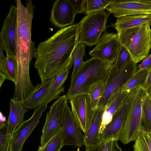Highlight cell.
Wrapping results in <instances>:
<instances>
[{
  "label": "cell",
  "instance_id": "obj_21",
  "mask_svg": "<svg viewBox=\"0 0 151 151\" xmlns=\"http://www.w3.org/2000/svg\"><path fill=\"white\" fill-rule=\"evenodd\" d=\"M147 22H151V14L123 17L118 19L111 26L117 31L121 29L133 28Z\"/></svg>",
  "mask_w": 151,
  "mask_h": 151
},
{
  "label": "cell",
  "instance_id": "obj_1",
  "mask_svg": "<svg viewBox=\"0 0 151 151\" xmlns=\"http://www.w3.org/2000/svg\"><path fill=\"white\" fill-rule=\"evenodd\" d=\"M78 23L62 28L40 43L35 57L34 66L43 82L72 68V53L78 44Z\"/></svg>",
  "mask_w": 151,
  "mask_h": 151
},
{
  "label": "cell",
  "instance_id": "obj_35",
  "mask_svg": "<svg viewBox=\"0 0 151 151\" xmlns=\"http://www.w3.org/2000/svg\"><path fill=\"white\" fill-rule=\"evenodd\" d=\"M112 141L101 142V151H111Z\"/></svg>",
  "mask_w": 151,
  "mask_h": 151
},
{
  "label": "cell",
  "instance_id": "obj_24",
  "mask_svg": "<svg viewBox=\"0 0 151 151\" xmlns=\"http://www.w3.org/2000/svg\"><path fill=\"white\" fill-rule=\"evenodd\" d=\"M63 146V132L61 127L43 145L40 146L37 151H60Z\"/></svg>",
  "mask_w": 151,
  "mask_h": 151
},
{
  "label": "cell",
  "instance_id": "obj_29",
  "mask_svg": "<svg viewBox=\"0 0 151 151\" xmlns=\"http://www.w3.org/2000/svg\"><path fill=\"white\" fill-rule=\"evenodd\" d=\"M135 141L134 151H151V134L141 133Z\"/></svg>",
  "mask_w": 151,
  "mask_h": 151
},
{
  "label": "cell",
  "instance_id": "obj_16",
  "mask_svg": "<svg viewBox=\"0 0 151 151\" xmlns=\"http://www.w3.org/2000/svg\"><path fill=\"white\" fill-rule=\"evenodd\" d=\"M73 116L82 131L84 133L89 125L93 111L88 94L79 95L70 100Z\"/></svg>",
  "mask_w": 151,
  "mask_h": 151
},
{
  "label": "cell",
  "instance_id": "obj_12",
  "mask_svg": "<svg viewBox=\"0 0 151 151\" xmlns=\"http://www.w3.org/2000/svg\"><path fill=\"white\" fill-rule=\"evenodd\" d=\"M17 29V7L12 5L4 20L0 33V44L6 54L15 55Z\"/></svg>",
  "mask_w": 151,
  "mask_h": 151
},
{
  "label": "cell",
  "instance_id": "obj_3",
  "mask_svg": "<svg viewBox=\"0 0 151 151\" xmlns=\"http://www.w3.org/2000/svg\"><path fill=\"white\" fill-rule=\"evenodd\" d=\"M114 63L92 57L84 61L71 78L66 95L67 100H70L79 95L87 94L92 86L105 81Z\"/></svg>",
  "mask_w": 151,
  "mask_h": 151
},
{
  "label": "cell",
  "instance_id": "obj_13",
  "mask_svg": "<svg viewBox=\"0 0 151 151\" xmlns=\"http://www.w3.org/2000/svg\"><path fill=\"white\" fill-rule=\"evenodd\" d=\"M133 91L114 114L111 122L108 124L100 134L101 142L118 140L123 127L127 114L134 96Z\"/></svg>",
  "mask_w": 151,
  "mask_h": 151
},
{
  "label": "cell",
  "instance_id": "obj_9",
  "mask_svg": "<svg viewBox=\"0 0 151 151\" xmlns=\"http://www.w3.org/2000/svg\"><path fill=\"white\" fill-rule=\"evenodd\" d=\"M48 103L35 109L32 116L24 121L12 131L9 151H22L23 145L34 129L38 124Z\"/></svg>",
  "mask_w": 151,
  "mask_h": 151
},
{
  "label": "cell",
  "instance_id": "obj_32",
  "mask_svg": "<svg viewBox=\"0 0 151 151\" xmlns=\"http://www.w3.org/2000/svg\"><path fill=\"white\" fill-rule=\"evenodd\" d=\"M69 72V70H67L54 77L51 85L50 90L54 91L62 88L63 85L66 80Z\"/></svg>",
  "mask_w": 151,
  "mask_h": 151
},
{
  "label": "cell",
  "instance_id": "obj_7",
  "mask_svg": "<svg viewBox=\"0 0 151 151\" xmlns=\"http://www.w3.org/2000/svg\"><path fill=\"white\" fill-rule=\"evenodd\" d=\"M139 65L131 60L122 68L117 70L114 64L105 81L104 91L98 108L104 109L111 97L122 91L124 86L139 69Z\"/></svg>",
  "mask_w": 151,
  "mask_h": 151
},
{
  "label": "cell",
  "instance_id": "obj_23",
  "mask_svg": "<svg viewBox=\"0 0 151 151\" xmlns=\"http://www.w3.org/2000/svg\"><path fill=\"white\" fill-rule=\"evenodd\" d=\"M148 73L147 70H137L124 86L122 91L130 92L142 86L146 81Z\"/></svg>",
  "mask_w": 151,
  "mask_h": 151
},
{
  "label": "cell",
  "instance_id": "obj_11",
  "mask_svg": "<svg viewBox=\"0 0 151 151\" xmlns=\"http://www.w3.org/2000/svg\"><path fill=\"white\" fill-rule=\"evenodd\" d=\"M120 45L117 33H109L106 31L89 54L104 61L115 63Z\"/></svg>",
  "mask_w": 151,
  "mask_h": 151
},
{
  "label": "cell",
  "instance_id": "obj_19",
  "mask_svg": "<svg viewBox=\"0 0 151 151\" xmlns=\"http://www.w3.org/2000/svg\"><path fill=\"white\" fill-rule=\"evenodd\" d=\"M130 93V92L127 91H121L116 93L109 99L104 108L100 130V134Z\"/></svg>",
  "mask_w": 151,
  "mask_h": 151
},
{
  "label": "cell",
  "instance_id": "obj_22",
  "mask_svg": "<svg viewBox=\"0 0 151 151\" xmlns=\"http://www.w3.org/2000/svg\"><path fill=\"white\" fill-rule=\"evenodd\" d=\"M139 131L140 134H151V100L148 96L142 106Z\"/></svg>",
  "mask_w": 151,
  "mask_h": 151
},
{
  "label": "cell",
  "instance_id": "obj_26",
  "mask_svg": "<svg viewBox=\"0 0 151 151\" xmlns=\"http://www.w3.org/2000/svg\"><path fill=\"white\" fill-rule=\"evenodd\" d=\"M6 73L7 80L16 83L18 73V64L15 55L6 54Z\"/></svg>",
  "mask_w": 151,
  "mask_h": 151
},
{
  "label": "cell",
  "instance_id": "obj_10",
  "mask_svg": "<svg viewBox=\"0 0 151 151\" xmlns=\"http://www.w3.org/2000/svg\"><path fill=\"white\" fill-rule=\"evenodd\" d=\"M106 9L118 19L128 15L151 14V0H114Z\"/></svg>",
  "mask_w": 151,
  "mask_h": 151
},
{
  "label": "cell",
  "instance_id": "obj_33",
  "mask_svg": "<svg viewBox=\"0 0 151 151\" xmlns=\"http://www.w3.org/2000/svg\"><path fill=\"white\" fill-rule=\"evenodd\" d=\"M76 14L85 13L86 10V0H68Z\"/></svg>",
  "mask_w": 151,
  "mask_h": 151
},
{
  "label": "cell",
  "instance_id": "obj_34",
  "mask_svg": "<svg viewBox=\"0 0 151 151\" xmlns=\"http://www.w3.org/2000/svg\"><path fill=\"white\" fill-rule=\"evenodd\" d=\"M139 70H147L148 71L151 67V54L145 58L139 65Z\"/></svg>",
  "mask_w": 151,
  "mask_h": 151
},
{
  "label": "cell",
  "instance_id": "obj_27",
  "mask_svg": "<svg viewBox=\"0 0 151 151\" xmlns=\"http://www.w3.org/2000/svg\"><path fill=\"white\" fill-rule=\"evenodd\" d=\"M12 131L7 120L0 123V151H9Z\"/></svg>",
  "mask_w": 151,
  "mask_h": 151
},
{
  "label": "cell",
  "instance_id": "obj_18",
  "mask_svg": "<svg viewBox=\"0 0 151 151\" xmlns=\"http://www.w3.org/2000/svg\"><path fill=\"white\" fill-rule=\"evenodd\" d=\"M104 109L98 108L93 111L88 128L84 133V145L86 147H94L101 142L100 130Z\"/></svg>",
  "mask_w": 151,
  "mask_h": 151
},
{
  "label": "cell",
  "instance_id": "obj_25",
  "mask_svg": "<svg viewBox=\"0 0 151 151\" xmlns=\"http://www.w3.org/2000/svg\"><path fill=\"white\" fill-rule=\"evenodd\" d=\"M105 81L98 82L90 88L88 93L93 111L98 108L104 89Z\"/></svg>",
  "mask_w": 151,
  "mask_h": 151
},
{
  "label": "cell",
  "instance_id": "obj_4",
  "mask_svg": "<svg viewBox=\"0 0 151 151\" xmlns=\"http://www.w3.org/2000/svg\"><path fill=\"white\" fill-rule=\"evenodd\" d=\"M151 22L117 31L121 45L128 50L137 63L149 55L151 49Z\"/></svg>",
  "mask_w": 151,
  "mask_h": 151
},
{
  "label": "cell",
  "instance_id": "obj_17",
  "mask_svg": "<svg viewBox=\"0 0 151 151\" xmlns=\"http://www.w3.org/2000/svg\"><path fill=\"white\" fill-rule=\"evenodd\" d=\"M68 0H58L53 4L50 20L55 26L63 28L74 24L76 15Z\"/></svg>",
  "mask_w": 151,
  "mask_h": 151
},
{
  "label": "cell",
  "instance_id": "obj_5",
  "mask_svg": "<svg viewBox=\"0 0 151 151\" xmlns=\"http://www.w3.org/2000/svg\"><path fill=\"white\" fill-rule=\"evenodd\" d=\"M133 91L134 95L132 101L118 139L125 145L135 141L140 134L139 129L142 108L147 96V90L142 86Z\"/></svg>",
  "mask_w": 151,
  "mask_h": 151
},
{
  "label": "cell",
  "instance_id": "obj_37",
  "mask_svg": "<svg viewBox=\"0 0 151 151\" xmlns=\"http://www.w3.org/2000/svg\"><path fill=\"white\" fill-rule=\"evenodd\" d=\"M85 151H101L100 144L91 147H86Z\"/></svg>",
  "mask_w": 151,
  "mask_h": 151
},
{
  "label": "cell",
  "instance_id": "obj_31",
  "mask_svg": "<svg viewBox=\"0 0 151 151\" xmlns=\"http://www.w3.org/2000/svg\"><path fill=\"white\" fill-rule=\"evenodd\" d=\"M132 60L130 54L124 46L121 45L114 64L116 69L119 70L131 60Z\"/></svg>",
  "mask_w": 151,
  "mask_h": 151
},
{
  "label": "cell",
  "instance_id": "obj_39",
  "mask_svg": "<svg viewBox=\"0 0 151 151\" xmlns=\"http://www.w3.org/2000/svg\"><path fill=\"white\" fill-rule=\"evenodd\" d=\"M77 151H80L79 148H78Z\"/></svg>",
  "mask_w": 151,
  "mask_h": 151
},
{
  "label": "cell",
  "instance_id": "obj_36",
  "mask_svg": "<svg viewBox=\"0 0 151 151\" xmlns=\"http://www.w3.org/2000/svg\"><path fill=\"white\" fill-rule=\"evenodd\" d=\"M142 87L146 90L151 86V67L148 70V73L146 81Z\"/></svg>",
  "mask_w": 151,
  "mask_h": 151
},
{
  "label": "cell",
  "instance_id": "obj_30",
  "mask_svg": "<svg viewBox=\"0 0 151 151\" xmlns=\"http://www.w3.org/2000/svg\"><path fill=\"white\" fill-rule=\"evenodd\" d=\"M114 0H86V14L93 13L106 9Z\"/></svg>",
  "mask_w": 151,
  "mask_h": 151
},
{
  "label": "cell",
  "instance_id": "obj_20",
  "mask_svg": "<svg viewBox=\"0 0 151 151\" xmlns=\"http://www.w3.org/2000/svg\"><path fill=\"white\" fill-rule=\"evenodd\" d=\"M10 113L7 119L12 131L20 125L24 121V116L28 111L23 101L11 98L9 103Z\"/></svg>",
  "mask_w": 151,
  "mask_h": 151
},
{
  "label": "cell",
  "instance_id": "obj_28",
  "mask_svg": "<svg viewBox=\"0 0 151 151\" xmlns=\"http://www.w3.org/2000/svg\"><path fill=\"white\" fill-rule=\"evenodd\" d=\"M86 46L83 43H78L72 53L71 57L73 61V66L71 78L73 76L84 62L83 58L85 54Z\"/></svg>",
  "mask_w": 151,
  "mask_h": 151
},
{
  "label": "cell",
  "instance_id": "obj_6",
  "mask_svg": "<svg viewBox=\"0 0 151 151\" xmlns=\"http://www.w3.org/2000/svg\"><path fill=\"white\" fill-rule=\"evenodd\" d=\"M110 14L104 9L86 14L78 23V43L89 46L96 45L101 34L106 31V23Z\"/></svg>",
  "mask_w": 151,
  "mask_h": 151
},
{
  "label": "cell",
  "instance_id": "obj_38",
  "mask_svg": "<svg viewBox=\"0 0 151 151\" xmlns=\"http://www.w3.org/2000/svg\"><path fill=\"white\" fill-rule=\"evenodd\" d=\"M147 96L151 100V86L147 90Z\"/></svg>",
  "mask_w": 151,
  "mask_h": 151
},
{
  "label": "cell",
  "instance_id": "obj_14",
  "mask_svg": "<svg viewBox=\"0 0 151 151\" xmlns=\"http://www.w3.org/2000/svg\"><path fill=\"white\" fill-rule=\"evenodd\" d=\"M63 145H71L80 148L84 145V135L67 104L63 117L62 126Z\"/></svg>",
  "mask_w": 151,
  "mask_h": 151
},
{
  "label": "cell",
  "instance_id": "obj_2",
  "mask_svg": "<svg viewBox=\"0 0 151 151\" xmlns=\"http://www.w3.org/2000/svg\"><path fill=\"white\" fill-rule=\"evenodd\" d=\"M17 12V38L15 56L18 73L15 84L14 95L27 97L35 88L30 78L29 65L37 50L31 39V29L35 6L32 1H27L25 6L20 0L16 1Z\"/></svg>",
  "mask_w": 151,
  "mask_h": 151
},
{
  "label": "cell",
  "instance_id": "obj_8",
  "mask_svg": "<svg viewBox=\"0 0 151 151\" xmlns=\"http://www.w3.org/2000/svg\"><path fill=\"white\" fill-rule=\"evenodd\" d=\"M67 101L66 95H63L58 98L50 107L42 129L40 147L43 145L61 127L63 113Z\"/></svg>",
  "mask_w": 151,
  "mask_h": 151
},
{
  "label": "cell",
  "instance_id": "obj_15",
  "mask_svg": "<svg viewBox=\"0 0 151 151\" xmlns=\"http://www.w3.org/2000/svg\"><path fill=\"white\" fill-rule=\"evenodd\" d=\"M54 77L38 83L23 101L29 109H36L41 105L58 99L64 91V87L56 91H51L50 88Z\"/></svg>",
  "mask_w": 151,
  "mask_h": 151
}]
</instances>
